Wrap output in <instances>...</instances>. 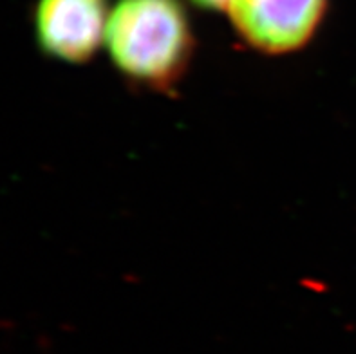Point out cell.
Listing matches in <instances>:
<instances>
[{
    "label": "cell",
    "mask_w": 356,
    "mask_h": 354,
    "mask_svg": "<svg viewBox=\"0 0 356 354\" xmlns=\"http://www.w3.org/2000/svg\"><path fill=\"white\" fill-rule=\"evenodd\" d=\"M105 44L123 77L154 90H170L188 69L194 38L181 0H118Z\"/></svg>",
    "instance_id": "cell-1"
},
{
    "label": "cell",
    "mask_w": 356,
    "mask_h": 354,
    "mask_svg": "<svg viewBox=\"0 0 356 354\" xmlns=\"http://www.w3.org/2000/svg\"><path fill=\"white\" fill-rule=\"evenodd\" d=\"M327 0H230L228 13L237 33L268 54L297 51L312 40Z\"/></svg>",
    "instance_id": "cell-2"
},
{
    "label": "cell",
    "mask_w": 356,
    "mask_h": 354,
    "mask_svg": "<svg viewBox=\"0 0 356 354\" xmlns=\"http://www.w3.org/2000/svg\"><path fill=\"white\" fill-rule=\"evenodd\" d=\"M108 15L107 0H38L36 45L58 62H89L105 40Z\"/></svg>",
    "instance_id": "cell-3"
},
{
    "label": "cell",
    "mask_w": 356,
    "mask_h": 354,
    "mask_svg": "<svg viewBox=\"0 0 356 354\" xmlns=\"http://www.w3.org/2000/svg\"><path fill=\"white\" fill-rule=\"evenodd\" d=\"M194 4L203 9H228L230 0H192Z\"/></svg>",
    "instance_id": "cell-4"
}]
</instances>
